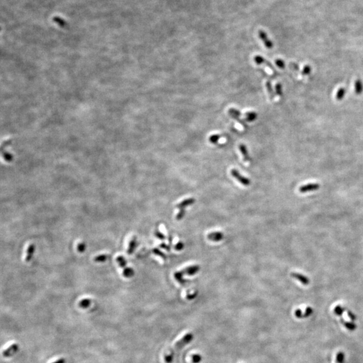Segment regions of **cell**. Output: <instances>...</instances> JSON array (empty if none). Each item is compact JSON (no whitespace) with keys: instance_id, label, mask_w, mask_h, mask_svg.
I'll return each mask as SVG.
<instances>
[{"instance_id":"9a60e30c","label":"cell","mask_w":363,"mask_h":363,"mask_svg":"<svg viewBox=\"0 0 363 363\" xmlns=\"http://www.w3.org/2000/svg\"><path fill=\"white\" fill-rule=\"evenodd\" d=\"M245 120L247 121V122L252 123L257 119L258 114L256 113H255V112L253 111L248 112V113H246L245 114Z\"/></svg>"},{"instance_id":"5b68a950","label":"cell","mask_w":363,"mask_h":363,"mask_svg":"<svg viewBox=\"0 0 363 363\" xmlns=\"http://www.w3.org/2000/svg\"><path fill=\"white\" fill-rule=\"evenodd\" d=\"M18 349H19V346L18 344H13L11 346L8 348L6 350H5L3 352V356L4 357H10L13 356V355H15V354L18 351Z\"/></svg>"},{"instance_id":"d6986e66","label":"cell","mask_w":363,"mask_h":363,"mask_svg":"<svg viewBox=\"0 0 363 363\" xmlns=\"http://www.w3.org/2000/svg\"><path fill=\"white\" fill-rule=\"evenodd\" d=\"M34 250H35V246L34 244H31L28 248V250H27V253H26V262H30V260L32 259L33 256V254L34 252Z\"/></svg>"},{"instance_id":"44dd1931","label":"cell","mask_w":363,"mask_h":363,"mask_svg":"<svg viewBox=\"0 0 363 363\" xmlns=\"http://www.w3.org/2000/svg\"><path fill=\"white\" fill-rule=\"evenodd\" d=\"M266 87L267 91H268V92L269 93V96H270V99L271 100H273L275 98V92H274V90H273L272 87V84H271L270 82H269V81H268V82L266 83Z\"/></svg>"},{"instance_id":"4fadbf2b","label":"cell","mask_w":363,"mask_h":363,"mask_svg":"<svg viewBox=\"0 0 363 363\" xmlns=\"http://www.w3.org/2000/svg\"><path fill=\"white\" fill-rule=\"evenodd\" d=\"M226 136H227V134H213V135L209 137V141L210 143H212V144H217V143H218L219 140L221 139L222 138H223L224 137H226Z\"/></svg>"},{"instance_id":"9c48e42d","label":"cell","mask_w":363,"mask_h":363,"mask_svg":"<svg viewBox=\"0 0 363 363\" xmlns=\"http://www.w3.org/2000/svg\"><path fill=\"white\" fill-rule=\"evenodd\" d=\"M239 149L240 151L241 155L243 156V159L244 161V162L248 163L250 161V157L249 155V152L247 147H246L245 145L244 144H240L239 145Z\"/></svg>"},{"instance_id":"3957f363","label":"cell","mask_w":363,"mask_h":363,"mask_svg":"<svg viewBox=\"0 0 363 363\" xmlns=\"http://www.w3.org/2000/svg\"><path fill=\"white\" fill-rule=\"evenodd\" d=\"M231 174L237 181H238L244 186H248L250 184L251 182L250 179L242 176V175L238 172V170H237L236 169H232L231 170Z\"/></svg>"},{"instance_id":"ac0fdd59","label":"cell","mask_w":363,"mask_h":363,"mask_svg":"<svg viewBox=\"0 0 363 363\" xmlns=\"http://www.w3.org/2000/svg\"><path fill=\"white\" fill-rule=\"evenodd\" d=\"M291 275L293 276V278H295V279H297L300 282H301L302 284H303L305 285H307L309 284V280L305 276H303L302 275H300V274H297V273H293V274Z\"/></svg>"},{"instance_id":"ffe728a7","label":"cell","mask_w":363,"mask_h":363,"mask_svg":"<svg viewBox=\"0 0 363 363\" xmlns=\"http://www.w3.org/2000/svg\"><path fill=\"white\" fill-rule=\"evenodd\" d=\"M346 89H345L344 88H339L338 90L337 91V93H336V95H335L336 100H337L338 101L342 100L343 98L345 96V95H346Z\"/></svg>"},{"instance_id":"7c38bea8","label":"cell","mask_w":363,"mask_h":363,"mask_svg":"<svg viewBox=\"0 0 363 363\" xmlns=\"http://www.w3.org/2000/svg\"><path fill=\"white\" fill-rule=\"evenodd\" d=\"M194 203H195V199L193 198L186 199L184 200H183L182 201H181L180 203H178V204H176V208H178L180 209H184L186 207H188V206H190L192 204H194Z\"/></svg>"},{"instance_id":"2e32d148","label":"cell","mask_w":363,"mask_h":363,"mask_svg":"<svg viewBox=\"0 0 363 363\" xmlns=\"http://www.w3.org/2000/svg\"><path fill=\"white\" fill-rule=\"evenodd\" d=\"M174 276L175 278V279L176 280V281L178 282V283H180V285H185L186 283V280L184 279V274L182 272V271H177L174 274Z\"/></svg>"},{"instance_id":"8992f818","label":"cell","mask_w":363,"mask_h":363,"mask_svg":"<svg viewBox=\"0 0 363 363\" xmlns=\"http://www.w3.org/2000/svg\"><path fill=\"white\" fill-rule=\"evenodd\" d=\"M200 267L199 265H193V266H188L186 268H185L184 269H183L182 271V272L184 275H189V276H192V275H196V273H198V272L200 270Z\"/></svg>"},{"instance_id":"6da1fadb","label":"cell","mask_w":363,"mask_h":363,"mask_svg":"<svg viewBox=\"0 0 363 363\" xmlns=\"http://www.w3.org/2000/svg\"><path fill=\"white\" fill-rule=\"evenodd\" d=\"M193 338H194L193 335L190 333H188L184 336L183 338H182L180 340H178V341L175 344L173 348L169 351V353L168 355L165 356L164 357L165 362L166 363H172L174 360V356H176V354L184 347L186 345L190 343Z\"/></svg>"},{"instance_id":"d6a6232c","label":"cell","mask_w":363,"mask_h":363,"mask_svg":"<svg viewBox=\"0 0 363 363\" xmlns=\"http://www.w3.org/2000/svg\"><path fill=\"white\" fill-rule=\"evenodd\" d=\"M184 245L183 243H182V242H178V243L175 245L174 248L176 251H181L184 248Z\"/></svg>"},{"instance_id":"1f68e13d","label":"cell","mask_w":363,"mask_h":363,"mask_svg":"<svg viewBox=\"0 0 363 363\" xmlns=\"http://www.w3.org/2000/svg\"><path fill=\"white\" fill-rule=\"evenodd\" d=\"M201 359H202L201 356L199 355H194L192 357V360L193 362V363H199L201 361Z\"/></svg>"},{"instance_id":"e0dca14e","label":"cell","mask_w":363,"mask_h":363,"mask_svg":"<svg viewBox=\"0 0 363 363\" xmlns=\"http://www.w3.org/2000/svg\"><path fill=\"white\" fill-rule=\"evenodd\" d=\"M136 246H137V237H133V238L131 239V241L129 242V248L127 250V253L129 254H133L134 251V249H135V248H136Z\"/></svg>"},{"instance_id":"277c9868","label":"cell","mask_w":363,"mask_h":363,"mask_svg":"<svg viewBox=\"0 0 363 363\" xmlns=\"http://www.w3.org/2000/svg\"><path fill=\"white\" fill-rule=\"evenodd\" d=\"M258 35L260 38L261 39L262 43L264 44V45H265V47L267 48L271 49L273 48V43L272 42V40L269 38L268 36L265 31H264L262 30H259Z\"/></svg>"},{"instance_id":"d4e9b609","label":"cell","mask_w":363,"mask_h":363,"mask_svg":"<svg viewBox=\"0 0 363 363\" xmlns=\"http://www.w3.org/2000/svg\"><path fill=\"white\" fill-rule=\"evenodd\" d=\"M116 261L118 263L119 266L123 268V269L126 268V264H127V262H126V260L123 257V256H118L117 258H116Z\"/></svg>"},{"instance_id":"f1b7e54d","label":"cell","mask_w":363,"mask_h":363,"mask_svg":"<svg viewBox=\"0 0 363 363\" xmlns=\"http://www.w3.org/2000/svg\"><path fill=\"white\" fill-rule=\"evenodd\" d=\"M311 71V67L310 65H305V67H303V71H302V74L305 75H307L309 74H310Z\"/></svg>"},{"instance_id":"484cf974","label":"cell","mask_w":363,"mask_h":363,"mask_svg":"<svg viewBox=\"0 0 363 363\" xmlns=\"http://www.w3.org/2000/svg\"><path fill=\"white\" fill-rule=\"evenodd\" d=\"M275 92H276V93L279 97H281L282 96V85L280 83H279L276 84Z\"/></svg>"},{"instance_id":"ba28073f","label":"cell","mask_w":363,"mask_h":363,"mask_svg":"<svg viewBox=\"0 0 363 363\" xmlns=\"http://www.w3.org/2000/svg\"><path fill=\"white\" fill-rule=\"evenodd\" d=\"M207 238L210 241L218 242L221 241L224 238V234L223 233L220 231H214L209 233L207 235Z\"/></svg>"},{"instance_id":"7a4b0ae2","label":"cell","mask_w":363,"mask_h":363,"mask_svg":"<svg viewBox=\"0 0 363 363\" xmlns=\"http://www.w3.org/2000/svg\"><path fill=\"white\" fill-rule=\"evenodd\" d=\"M228 113H229V114L230 115L231 118L235 120L236 122H237V123L240 124V126L241 127L242 129H246L248 128L247 124H245V123L243 120H241L240 118V116H241V114L238 110H237L235 108H229V109Z\"/></svg>"},{"instance_id":"8d00e7d4","label":"cell","mask_w":363,"mask_h":363,"mask_svg":"<svg viewBox=\"0 0 363 363\" xmlns=\"http://www.w3.org/2000/svg\"><path fill=\"white\" fill-rule=\"evenodd\" d=\"M161 248H163V249L166 250L167 251H169L170 250V248L169 247V246L168 245H166V244H161Z\"/></svg>"},{"instance_id":"836d02e7","label":"cell","mask_w":363,"mask_h":363,"mask_svg":"<svg viewBox=\"0 0 363 363\" xmlns=\"http://www.w3.org/2000/svg\"><path fill=\"white\" fill-rule=\"evenodd\" d=\"M86 249V244L84 243H79L78 245V250L79 252H83Z\"/></svg>"},{"instance_id":"83f0119b","label":"cell","mask_w":363,"mask_h":363,"mask_svg":"<svg viewBox=\"0 0 363 363\" xmlns=\"http://www.w3.org/2000/svg\"><path fill=\"white\" fill-rule=\"evenodd\" d=\"M107 259V255L105 254H103V255H98V256L94 258V261L96 262H105Z\"/></svg>"},{"instance_id":"d590c367","label":"cell","mask_w":363,"mask_h":363,"mask_svg":"<svg viewBox=\"0 0 363 363\" xmlns=\"http://www.w3.org/2000/svg\"><path fill=\"white\" fill-rule=\"evenodd\" d=\"M65 362H66V360L65 359V358H59V360H57L53 362L52 363H65Z\"/></svg>"},{"instance_id":"4316f807","label":"cell","mask_w":363,"mask_h":363,"mask_svg":"<svg viewBox=\"0 0 363 363\" xmlns=\"http://www.w3.org/2000/svg\"><path fill=\"white\" fill-rule=\"evenodd\" d=\"M184 215H185V210L184 209H180V210H179V212L177 213L176 216V220H178V221L182 220V219L184 218Z\"/></svg>"},{"instance_id":"52a82bcc","label":"cell","mask_w":363,"mask_h":363,"mask_svg":"<svg viewBox=\"0 0 363 363\" xmlns=\"http://www.w3.org/2000/svg\"><path fill=\"white\" fill-rule=\"evenodd\" d=\"M254 61L255 62V63L257 65H262V64H265L267 67H268V68H270L273 72H276L275 69L273 68V66L270 63V62H268L266 59H264V57H262L260 55H255L254 58Z\"/></svg>"},{"instance_id":"f546056e","label":"cell","mask_w":363,"mask_h":363,"mask_svg":"<svg viewBox=\"0 0 363 363\" xmlns=\"http://www.w3.org/2000/svg\"><path fill=\"white\" fill-rule=\"evenodd\" d=\"M275 63L277 65V67H279V68L280 69H284L285 67V63L283 60H282L280 59H277L275 61Z\"/></svg>"},{"instance_id":"603a6c76","label":"cell","mask_w":363,"mask_h":363,"mask_svg":"<svg viewBox=\"0 0 363 363\" xmlns=\"http://www.w3.org/2000/svg\"><path fill=\"white\" fill-rule=\"evenodd\" d=\"M134 275V270L131 268H125L123 270V276L126 278H131Z\"/></svg>"},{"instance_id":"4dcf8cb0","label":"cell","mask_w":363,"mask_h":363,"mask_svg":"<svg viewBox=\"0 0 363 363\" xmlns=\"http://www.w3.org/2000/svg\"><path fill=\"white\" fill-rule=\"evenodd\" d=\"M153 252H154V253L155 255H159V256L161 257V258H162L163 259H165V258H166V257H165V254H164L162 252H161V251H160L159 250H158V249H156V248L154 249V250H153Z\"/></svg>"},{"instance_id":"8fae6325","label":"cell","mask_w":363,"mask_h":363,"mask_svg":"<svg viewBox=\"0 0 363 363\" xmlns=\"http://www.w3.org/2000/svg\"><path fill=\"white\" fill-rule=\"evenodd\" d=\"M313 313V309L311 307H307L305 309V312L304 313L300 309H297L295 311V315L298 318H305L310 316Z\"/></svg>"},{"instance_id":"cb8c5ba5","label":"cell","mask_w":363,"mask_h":363,"mask_svg":"<svg viewBox=\"0 0 363 363\" xmlns=\"http://www.w3.org/2000/svg\"><path fill=\"white\" fill-rule=\"evenodd\" d=\"M90 303H91L90 300L88 299H83L82 301L79 302V306L80 307L83 308V309H86L90 305Z\"/></svg>"},{"instance_id":"e575fe53","label":"cell","mask_w":363,"mask_h":363,"mask_svg":"<svg viewBox=\"0 0 363 363\" xmlns=\"http://www.w3.org/2000/svg\"><path fill=\"white\" fill-rule=\"evenodd\" d=\"M155 235L156 236V237H158V239H161V240H164L165 239V236L164 235V234L162 233L159 232V231H156L155 232Z\"/></svg>"},{"instance_id":"7402d4cb","label":"cell","mask_w":363,"mask_h":363,"mask_svg":"<svg viewBox=\"0 0 363 363\" xmlns=\"http://www.w3.org/2000/svg\"><path fill=\"white\" fill-rule=\"evenodd\" d=\"M345 359V355L342 351H340L337 353L335 356V363H343Z\"/></svg>"},{"instance_id":"30bf717a","label":"cell","mask_w":363,"mask_h":363,"mask_svg":"<svg viewBox=\"0 0 363 363\" xmlns=\"http://www.w3.org/2000/svg\"><path fill=\"white\" fill-rule=\"evenodd\" d=\"M319 188H320V184H318L310 183V184H306V185H304L301 187H300L299 191L301 192H309V191H311V190L313 191V190H317Z\"/></svg>"},{"instance_id":"5bb4252c","label":"cell","mask_w":363,"mask_h":363,"mask_svg":"<svg viewBox=\"0 0 363 363\" xmlns=\"http://www.w3.org/2000/svg\"><path fill=\"white\" fill-rule=\"evenodd\" d=\"M363 91V84L362 80L357 79L355 82V92L357 95H360Z\"/></svg>"}]
</instances>
